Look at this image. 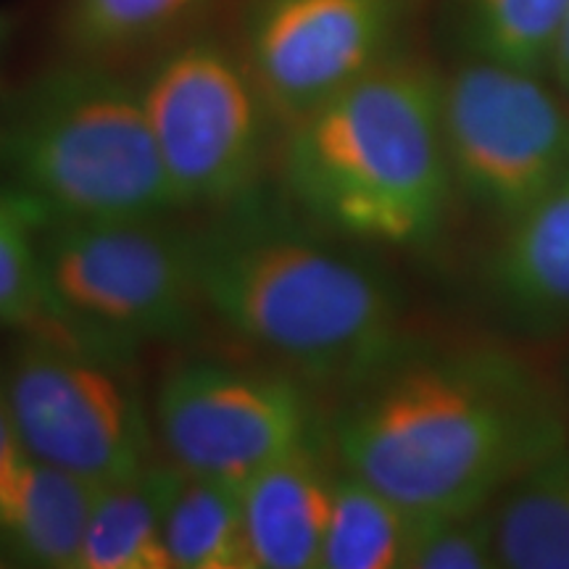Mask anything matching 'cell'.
Returning a JSON list of instances; mask_svg holds the SVG:
<instances>
[{"label": "cell", "instance_id": "6da1fadb", "mask_svg": "<svg viewBox=\"0 0 569 569\" xmlns=\"http://www.w3.org/2000/svg\"><path fill=\"white\" fill-rule=\"evenodd\" d=\"M332 453L411 517L496 503L569 443V401L525 356L403 338L338 393Z\"/></svg>", "mask_w": 569, "mask_h": 569}, {"label": "cell", "instance_id": "7a4b0ae2", "mask_svg": "<svg viewBox=\"0 0 569 569\" xmlns=\"http://www.w3.org/2000/svg\"><path fill=\"white\" fill-rule=\"evenodd\" d=\"M188 232L206 311L309 386L340 393L407 338L388 269L280 188L261 184Z\"/></svg>", "mask_w": 569, "mask_h": 569}, {"label": "cell", "instance_id": "3957f363", "mask_svg": "<svg viewBox=\"0 0 569 569\" xmlns=\"http://www.w3.org/2000/svg\"><path fill=\"white\" fill-rule=\"evenodd\" d=\"M280 193L359 246L422 251L457 198L443 140V77L393 53L282 127Z\"/></svg>", "mask_w": 569, "mask_h": 569}, {"label": "cell", "instance_id": "277c9868", "mask_svg": "<svg viewBox=\"0 0 569 569\" xmlns=\"http://www.w3.org/2000/svg\"><path fill=\"white\" fill-rule=\"evenodd\" d=\"M0 167L34 227L180 211L138 82L106 61L71 56L19 92L0 130Z\"/></svg>", "mask_w": 569, "mask_h": 569}, {"label": "cell", "instance_id": "5b68a950", "mask_svg": "<svg viewBox=\"0 0 569 569\" xmlns=\"http://www.w3.org/2000/svg\"><path fill=\"white\" fill-rule=\"evenodd\" d=\"M38 248L46 315L30 332L127 361L201 322L190 232L167 219L46 222Z\"/></svg>", "mask_w": 569, "mask_h": 569}, {"label": "cell", "instance_id": "8992f818", "mask_svg": "<svg viewBox=\"0 0 569 569\" xmlns=\"http://www.w3.org/2000/svg\"><path fill=\"white\" fill-rule=\"evenodd\" d=\"M138 88L177 209L209 213L264 184L280 122L243 53L184 38L156 56Z\"/></svg>", "mask_w": 569, "mask_h": 569}, {"label": "cell", "instance_id": "52a82bcc", "mask_svg": "<svg viewBox=\"0 0 569 569\" xmlns=\"http://www.w3.org/2000/svg\"><path fill=\"white\" fill-rule=\"evenodd\" d=\"M32 459L109 486L153 461L151 417L124 359L30 332L0 377Z\"/></svg>", "mask_w": 569, "mask_h": 569}, {"label": "cell", "instance_id": "ba28073f", "mask_svg": "<svg viewBox=\"0 0 569 569\" xmlns=\"http://www.w3.org/2000/svg\"><path fill=\"white\" fill-rule=\"evenodd\" d=\"M540 77L480 59L443 77L453 188L501 227L569 180V109Z\"/></svg>", "mask_w": 569, "mask_h": 569}, {"label": "cell", "instance_id": "9c48e42d", "mask_svg": "<svg viewBox=\"0 0 569 569\" xmlns=\"http://www.w3.org/2000/svg\"><path fill=\"white\" fill-rule=\"evenodd\" d=\"M153 422L167 461L243 488L293 448L325 438L315 386L290 369L182 361L159 382Z\"/></svg>", "mask_w": 569, "mask_h": 569}, {"label": "cell", "instance_id": "30bf717a", "mask_svg": "<svg viewBox=\"0 0 569 569\" xmlns=\"http://www.w3.org/2000/svg\"><path fill=\"white\" fill-rule=\"evenodd\" d=\"M401 0H248L240 48L280 130L396 53Z\"/></svg>", "mask_w": 569, "mask_h": 569}, {"label": "cell", "instance_id": "8fae6325", "mask_svg": "<svg viewBox=\"0 0 569 569\" xmlns=\"http://www.w3.org/2000/svg\"><path fill=\"white\" fill-rule=\"evenodd\" d=\"M338 459L330 436L293 448L240 488L256 569H319Z\"/></svg>", "mask_w": 569, "mask_h": 569}, {"label": "cell", "instance_id": "7c38bea8", "mask_svg": "<svg viewBox=\"0 0 569 569\" xmlns=\"http://www.w3.org/2000/svg\"><path fill=\"white\" fill-rule=\"evenodd\" d=\"M488 282L519 325H569V180L503 227Z\"/></svg>", "mask_w": 569, "mask_h": 569}, {"label": "cell", "instance_id": "4fadbf2b", "mask_svg": "<svg viewBox=\"0 0 569 569\" xmlns=\"http://www.w3.org/2000/svg\"><path fill=\"white\" fill-rule=\"evenodd\" d=\"M98 488L80 475L30 459L17 509L0 530L6 557L27 567L77 569Z\"/></svg>", "mask_w": 569, "mask_h": 569}, {"label": "cell", "instance_id": "5bb4252c", "mask_svg": "<svg viewBox=\"0 0 569 569\" xmlns=\"http://www.w3.org/2000/svg\"><path fill=\"white\" fill-rule=\"evenodd\" d=\"M172 461H151L132 478L98 488L77 569H172L163 503Z\"/></svg>", "mask_w": 569, "mask_h": 569}, {"label": "cell", "instance_id": "9a60e30c", "mask_svg": "<svg viewBox=\"0 0 569 569\" xmlns=\"http://www.w3.org/2000/svg\"><path fill=\"white\" fill-rule=\"evenodd\" d=\"M498 567L569 569V443L493 503Z\"/></svg>", "mask_w": 569, "mask_h": 569}, {"label": "cell", "instance_id": "2e32d148", "mask_svg": "<svg viewBox=\"0 0 569 569\" xmlns=\"http://www.w3.org/2000/svg\"><path fill=\"white\" fill-rule=\"evenodd\" d=\"M163 540L172 569H256L240 488L180 467L163 503Z\"/></svg>", "mask_w": 569, "mask_h": 569}, {"label": "cell", "instance_id": "e0dca14e", "mask_svg": "<svg viewBox=\"0 0 569 569\" xmlns=\"http://www.w3.org/2000/svg\"><path fill=\"white\" fill-rule=\"evenodd\" d=\"M415 522L407 509L340 467L319 569H407Z\"/></svg>", "mask_w": 569, "mask_h": 569}, {"label": "cell", "instance_id": "ac0fdd59", "mask_svg": "<svg viewBox=\"0 0 569 569\" xmlns=\"http://www.w3.org/2000/svg\"><path fill=\"white\" fill-rule=\"evenodd\" d=\"M569 0H461V38L472 59L549 74Z\"/></svg>", "mask_w": 569, "mask_h": 569}, {"label": "cell", "instance_id": "d6986e66", "mask_svg": "<svg viewBox=\"0 0 569 569\" xmlns=\"http://www.w3.org/2000/svg\"><path fill=\"white\" fill-rule=\"evenodd\" d=\"M203 0H67L61 38L69 56L113 61L169 38Z\"/></svg>", "mask_w": 569, "mask_h": 569}, {"label": "cell", "instance_id": "ffe728a7", "mask_svg": "<svg viewBox=\"0 0 569 569\" xmlns=\"http://www.w3.org/2000/svg\"><path fill=\"white\" fill-rule=\"evenodd\" d=\"M46 315L38 227L21 203L0 193V327L32 330Z\"/></svg>", "mask_w": 569, "mask_h": 569}, {"label": "cell", "instance_id": "44dd1931", "mask_svg": "<svg viewBox=\"0 0 569 569\" xmlns=\"http://www.w3.org/2000/svg\"><path fill=\"white\" fill-rule=\"evenodd\" d=\"M498 567L493 503L415 522L407 569H490Z\"/></svg>", "mask_w": 569, "mask_h": 569}, {"label": "cell", "instance_id": "7402d4cb", "mask_svg": "<svg viewBox=\"0 0 569 569\" xmlns=\"http://www.w3.org/2000/svg\"><path fill=\"white\" fill-rule=\"evenodd\" d=\"M30 459L17 425H13L3 388H0V530L9 525L13 509H17L21 480H24Z\"/></svg>", "mask_w": 569, "mask_h": 569}, {"label": "cell", "instance_id": "603a6c76", "mask_svg": "<svg viewBox=\"0 0 569 569\" xmlns=\"http://www.w3.org/2000/svg\"><path fill=\"white\" fill-rule=\"evenodd\" d=\"M549 74L553 77V82L559 84V90L569 98V17H567L565 30H561V38H559L557 53H553Z\"/></svg>", "mask_w": 569, "mask_h": 569}, {"label": "cell", "instance_id": "cb8c5ba5", "mask_svg": "<svg viewBox=\"0 0 569 569\" xmlns=\"http://www.w3.org/2000/svg\"><path fill=\"white\" fill-rule=\"evenodd\" d=\"M9 30H11L9 17H3V13H0V51H3V42H6V38H9Z\"/></svg>", "mask_w": 569, "mask_h": 569}]
</instances>
